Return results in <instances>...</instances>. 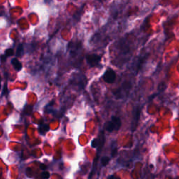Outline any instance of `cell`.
<instances>
[{
  "instance_id": "obj_5",
  "label": "cell",
  "mask_w": 179,
  "mask_h": 179,
  "mask_svg": "<svg viewBox=\"0 0 179 179\" xmlns=\"http://www.w3.org/2000/svg\"><path fill=\"white\" fill-rule=\"evenodd\" d=\"M123 85L121 86V88H119V89H117V90L114 93V95H116V98L117 99H122L123 98V93H124V92H127L129 91V90L131 88V86H132V85H131L130 82H128V81H127V82H125L124 83H123Z\"/></svg>"
},
{
  "instance_id": "obj_14",
  "label": "cell",
  "mask_w": 179,
  "mask_h": 179,
  "mask_svg": "<svg viewBox=\"0 0 179 179\" xmlns=\"http://www.w3.org/2000/svg\"><path fill=\"white\" fill-rule=\"evenodd\" d=\"M116 154H117V147H116V145H114L113 148H112L111 155L112 157H115L116 155Z\"/></svg>"
},
{
  "instance_id": "obj_12",
  "label": "cell",
  "mask_w": 179,
  "mask_h": 179,
  "mask_svg": "<svg viewBox=\"0 0 179 179\" xmlns=\"http://www.w3.org/2000/svg\"><path fill=\"white\" fill-rule=\"evenodd\" d=\"M41 176L44 179H48L51 176H50V173L48 171H44V172H42L41 173Z\"/></svg>"
},
{
  "instance_id": "obj_15",
  "label": "cell",
  "mask_w": 179,
  "mask_h": 179,
  "mask_svg": "<svg viewBox=\"0 0 179 179\" xmlns=\"http://www.w3.org/2000/svg\"><path fill=\"white\" fill-rule=\"evenodd\" d=\"M40 169H42V170H45L46 169V166H45L43 164H41V165H40Z\"/></svg>"
},
{
  "instance_id": "obj_9",
  "label": "cell",
  "mask_w": 179,
  "mask_h": 179,
  "mask_svg": "<svg viewBox=\"0 0 179 179\" xmlns=\"http://www.w3.org/2000/svg\"><path fill=\"white\" fill-rule=\"evenodd\" d=\"M13 54H14V50H13V48L6 49V51H5L4 53L1 55V62H6V59L8 58L9 57H10V56H11V55H13Z\"/></svg>"
},
{
  "instance_id": "obj_13",
  "label": "cell",
  "mask_w": 179,
  "mask_h": 179,
  "mask_svg": "<svg viewBox=\"0 0 179 179\" xmlns=\"http://www.w3.org/2000/svg\"><path fill=\"white\" fill-rule=\"evenodd\" d=\"M7 94H8V90H7V83L6 82L4 85V88H3V91L2 93H1V95H7Z\"/></svg>"
},
{
  "instance_id": "obj_10",
  "label": "cell",
  "mask_w": 179,
  "mask_h": 179,
  "mask_svg": "<svg viewBox=\"0 0 179 179\" xmlns=\"http://www.w3.org/2000/svg\"><path fill=\"white\" fill-rule=\"evenodd\" d=\"M23 45L22 44H20L17 47V51H16V55L17 58L23 56Z\"/></svg>"
},
{
  "instance_id": "obj_2",
  "label": "cell",
  "mask_w": 179,
  "mask_h": 179,
  "mask_svg": "<svg viewBox=\"0 0 179 179\" xmlns=\"http://www.w3.org/2000/svg\"><path fill=\"white\" fill-rule=\"evenodd\" d=\"M101 59V55L97 54H88L86 57V62L90 67H95L99 65Z\"/></svg>"
},
{
  "instance_id": "obj_3",
  "label": "cell",
  "mask_w": 179,
  "mask_h": 179,
  "mask_svg": "<svg viewBox=\"0 0 179 179\" xmlns=\"http://www.w3.org/2000/svg\"><path fill=\"white\" fill-rule=\"evenodd\" d=\"M104 80L106 83L113 84L116 80V73L113 69L108 68L105 71L102 76Z\"/></svg>"
},
{
  "instance_id": "obj_1",
  "label": "cell",
  "mask_w": 179,
  "mask_h": 179,
  "mask_svg": "<svg viewBox=\"0 0 179 179\" xmlns=\"http://www.w3.org/2000/svg\"><path fill=\"white\" fill-rule=\"evenodd\" d=\"M122 126V121L119 117L112 116L109 121L105 123L104 128L107 132H112L114 131H118Z\"/></svg>"
},
{
  "instance_id": "obj_8",
  "label": "cell",
  "mask_w": 179,
  "mask_h": 179,
  "mask_svg": "<svg viewBox=\"0 0 179 179\" xmlns=\"http://www.w3.org/2000/svg\"><path fill=\"white\" fill-rule=\"evenodd\" d=\"M11 63L12 66H14V69L16 71H20L23 69V64L19 60H18V58H13L11 61Z\"/></svg>"
},
{
  "instance_id": "obj_16",
  "label": "cell",
  "mask_w": 179,
  "mask_h": 179,
  "mask_svg": "<svg viewBox=\"0 0 179 179\" xmlns=\"http://www.w3.org/2000/svg\"><path fill=\"white\" fill-rule=\"evenodd\" d=\"M108 179H120V178H116V177L114 176H110L108 178Z\"/></svg>"
},
{
  "instance_id": "obj_6",
  "label": "cell",
  "mask_w": 179,
  "mask_h": 179,
  "mask_svg": "<svg viewBox=\"0 0 179 179\" xmlns=\"http://www.w3.org/2000/svg\"><path fill=\"white\" fill-rule=\"evenodd\" d=\"M140 113H141V110H140L139 107H136L134 108V111H133V120L132 123V131H134L136 130V126L138 125V122H139V117H140Z\"/></svg>"
},
{
  "instance_id": "obj_7",
  "label": "cell",
  "mask_w": 179,
  "mask_h": 179,
  "mask_svg": "<svg viewBox=\"0 0 179 179\" xmlns=\"http://www.w3.org/2000/svg\"><path fill=\"white\" fill-rule=\"evenodd\" d=\"M39 132L41 135H45L46 133L50 130V126L49 125L46 124V123H43V122H40L39 123Z\"/></svg>"
},
{
  "instance_id": "obj_4",
  "label": "cell",
  "mask_w": 179,
  "mask_h": 179,
  "mask_svg": "<svg viewBox=\"0 0 179 179\" xmlns=\"http://www.w3.org/2000/svg\"><path fill=\"white\" fill-rule=\"evenodd\" d=\"M87 80L86 76L82 74L73 75L72 78V83L74 86H78L80 89H83L86 86Z\"/></svg>"
},
{
  "instance_id": "obj_11",
  "label": "cell",
  "mask_w": 179,
  "mask_h": 179,
  "mask_svg": "<svg viewBox=\"0 0 179 179\" xmlns=\"http://www.w3.org/2000/svg\"><path fill=\"white\" fill-rule=\"evenodd\" d=\"M110 161V158L107 156H104L101 158V164L103 167H106Z\"/></svg>"
}]
</instances>
